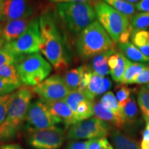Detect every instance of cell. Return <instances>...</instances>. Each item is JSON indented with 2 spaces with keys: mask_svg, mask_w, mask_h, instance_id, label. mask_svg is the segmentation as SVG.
<instances>
[{
  "mask_svg": "<svg viewBox=\"0 0 149 149\" xmlns=\"http://www.w3.org/2000/svg\"><path fill=\"white\" fill-rule=\"evenodd\" d=\"M33 17L7 22L1 30V36L5 42L9 43L17 40L26 31Z\"/></svg>",
  "mask_w": 149,
  "mask_h": 149,
  "instance_id": "cell-14",
  "label": "cell"
},
{
  "mask_svg": "<svg viewBox=\"0 0 149 149\" xmlns=\"http://www.w3.org/2000/svg\"><path fill=\"white\" fill-rule=\"evenodd\" d=\"M88 149H114L106 138H97L88 140Z\"/></svg>",
  "mask_w": 149,
  "mask_h": 149,
  "instance_id": "cell-36",
  "label": "cell"
},
{
  "mask_svg": "<svg viewBox=\"0 0 149 149\" xmlns=\"http://www.w3.org/2000/svg\"><path fill=\"white\" fill-rule=\"evenodd\" d=\"M12 95L13 93L0 96V126L3 124L6 117L9 105L12 99Z\"/></svg>",
  "mask_w": 149,
  "mask_h": 149,
  "instance_id": "cell-35",
  "label": "cell"
},
{
  "mask_svg": "<svg viewBox=\"0 0 149 149\" xmlns=\"http://www.w3.org/2000/svg\"><path fill=\"white\" fill-rule=\"evenodd\" d=\"M126 1H127L130 3H137L139 1H140V0H126Z\"/></svg>",
  "mask_w": 149,
  "mask_h": 149,
  "instance_id": "cell-50",
  "label": "cell"
},
{
  "mask_svg": "<svg viewBox=\"0 0 149 149\" xmlns=\"http://www.w3.org/2000/svg\"><path fill=\"white\" fill-rule=\"evenodd\" d=\"M55 10L59 19L74 35H79L96 18L95 11L90 3H57L55 4Z\"/></svg>",
  "mask_w": 149,
  "mask_h": 149,
  "instance_id": "cell-4",
  "label": "cell"
},
{
  "mask_svg": "<svg viewBox=\"0 0 149 149\" xmlns=\"http://www.w3.org/2000/svg\"><path fill=\"white\" fill-rule=\"evenodd\" d=\"M44 102L47 105L52 114L59 118L61 122L64 123L66 128L77 123L72 110L67 105L64 100Z\"/></svg>",
  "mask_w": 149,
  "mask_h": 149,
  "instance_id": "cell-13",
  "label": "cell"
},
{
  "mask_svg": "<svg viewBox=\"0 0 149 149\" xmlns=\"http://www.w3.org/2000/svg\"><path fill=\"white\" fill-rule=\"evenodd\" d=\"M93 111L94 115L99 119L109 124H113L117 128H122L125 124L124 119L118 117L111 111L104 107L100 102L93 103Z\"/></svg>",
  "mask_w": 149,
  "mask_h": 149,
  "instance_id": "cell-15",
  "label": "cell"
},
{
  "mask_svg": "<svg viewBox=\"0 0 149 149\" xmlns=\"http://www.w3.org/2000/svg\"><path fill=\"white\" fill-rule=\"evenodd\" d=\"M111 139L115 149H141L135 139L119 130L112 132Z\"/></svg>",
  "mask_w": 149,
  "mask_h": 149,
  "instance_id": "cell-16",
  "label": "cell"
},
{
  "mask_svg": "<svg viewBox=\"0 0 149 149\" xmlns=\"http://www.w3.org/2000/svg\"><path fill=\"white\" fill-rule=\"evenodd\" d=\"M133 44L137 48L149 44V31L146 30L133 31L130 36Z\"/></svg>",
  "mask_w": 149,
  "mask_h": 149,
  "instance_id": "cell-32",
  "label": "cell"
},
{
  "mask_svg": "<svg viewBox=\"0 0 149 149\" xmlns=\"http://www.w3.org/2000/svg\"><path fill=\"white\" fill-rule=\"evenodd\" d=\"M104 2L115 8V10L128 17L130 20L137 14V9L134 3L126 0H103Z\"/></svg>",
  "mask_w": 149,
  "mask_h": 149,
  "instance_id": "cell-20",
  "label": "cell"
},
{
  "mask_svg": "<svg viewBox=\"0 0 149 149\" xmlns=\"http://www.w3.org/2000/svg\"><path fill=\"white\" fill-rule=\"evenodd\" d=\"M66 149H88V141H72Z\"/></svg>",
  "mask_w": 149,
  "mask_h": 149,
  "instance_id": "cell-39",
  "label": "cell"
},
{
  "mask_svg": "<svg viewBox=\"0 0 149 149\" xmlns=\"http://www.w3.org/2000/svg\"><path fill=\"white\" fill-rule=\"evenodd\" d=\"M148 120H149V119H148Z\"/></svg>",
  "mask_w": 149,
  "mask_h": 149,
  "instance_id": "cell-53",
  "label": "cell"
},
{
  "mask_svg": "<svg viewBox=\"0 0 149 149\" xmlns=\"http://www.w3.org/2000/svg\"><path fill=\"white\" fill-rule=\"evenodd\" d=\"M42 38L40 29V18L35 15L26 31L15 40L6 43L4 48L16 55L26 56L40 51Z\"/></svg>",
  "mask_w": 149,
  "mask_h": 149,
  "instance_id": "cell-7",
  "label": "cell"
},
{
  "mask_svg": "<svg viewBox=\"0 0 149 149\" xmlns=\"http://www.w3.org/2000/svg\"><path fill=\"white\" fill-rule=\"evenodd\" d=\"M16 68L22 84L35 87L48 77L53 66L38 53L25 56L16 64Z\"/></svg>",
  "mask_w": 149,
  "mask_h": 149,
  "instance_id": "cell-5",
  "label": "cell"
},
{
  "mask_svg": "<svg viewBox=\"0 0 149 149\" xmlns=\"http://www.w3.org/2000/svg\"><path fill=\"white\" fill-rule=\"evenodd\" d=\"M0 35H1V28H0Z\"/></svg>",
  "mask_w": 149,
  "mask_h": 149,
  "instance_id": "cell-52",
  "label": "cell"
},
{
  "mask_svg": "<svg viewBox=\"0 0 149 149\" xmlns=\"http://www.w3.org/2000/svg\"><path fill=\"white\" fill-rule=\"evenodd\" d=\"M0 77L10 79L20 86L22 85L15 65L7 64L0 66Z\"/></svg>",
  "mask_w": 149,
  "mask_h": 149,
  "instance_id": "cell-28",
  "label": "cell"
},
{
  "mask_svg": "<svg viewBox=\"0 0 149 149\" xmlns=\"http://www.w3.org/2000/svg\"><path fill=\"white\" fill-rule=\"evenodd\" d=\"M112 86V81L109 77H103V83H102V87L100 88V91L97 93V96L105 94L107 93V91L111 88Z\"/></svg>",
  "mask_w": 149,
  "mask_h": 149,
  "instance_id": "cell-41",
  "label": "cell"
},
{
  "mask_svg": "<svg viewBox=\"0 0 149 149\" xmlns=\"http://www.w3.org/2000/svg\"><path fill=\"white\" fill-rule=\"evenodd\" d=\"M102 83H103V77L93 70L88 86L83 92L88 100L93 102L95 98L97 96V93L101 88Z\"/></svg>",
  "mask_w": 149,
  "mask_h": 149,
  "instance_id": "cell-23",
  "label": "cell"
},
{
  "mask_svg": "<svg viewBox=\"0 0 149 149\" xmlns=\"http://www.w3.org/2000/svg\"><path fill=\"white\" fill-rule=\"evenodd\" d=\"M6 44V42L5 40H3L1 35H0V50H1L3 47H4Z\"/></svg>",
  "mask_w": 149,
  "mask_h": 149,
  "instance_id": "cell-48",
  "label": "cell"
},
{
  "mask_svg": "<svg viewBox=\"0 0 149 149\" xmlns=\"http://www.w3.org/2000/svg\"><path fill=\"white\" fill-rule=\"evenodd\" d=\"M145 88H146L148 91H149V83L146 84V86H145Z\"/></svg>",
  "mask_w": 149,
  "mask_h": 149,
  "instance_id": "cell-51",
  "label": "cell"
},
{
  "mask_svg": "<svg viewBox=\"0 0 149 149\" xmlns=\"http://www.w3.org/2000/svg\"><path fill=\"white\" fill-rule=\"evenodd\" d=\"M100 102H101L104 107L107 108V109L110 110V111H111L118 117L124 119L122 108L120 106L116 97L115 96V95L113 94V92L108 91L107 93H106L102 97Z\"/></svg>",
  "mask_w": 149,
  "mask_h": 149,
  "instance_id": "cell-24",
  "label": "cell"
},
{
  "mask_svg": "<svg viewBox=\"0 0 149 149\" xmlns=\"http://www.w3.org/2000/svg\"><path fill=\"white\" fill-rule=\"evenodd\" d=\"M118 53H115L111 56H110L109 59H108V64H109V68L111 70H113L117 66V64H118Z\"/></svg>",
  "mask_w": 149,
  "mask_h": 149,
  "instance_id": "cell-44",
  "label": "cell"
},
{
  "mask_svg": "<svg viewBox=\"0 0 149 149\" xmlns=\"http://www.w3.org/2000/svg\"><path fill=\"white\" fill-rule=\"evenodd\" d=\"M19 87L21 86L10 79L0 77V96L11 94Z\"/></svg>",
  "mask_w": 149,
  "mask_h": 149,
  "instance_id": "cell-33",
  "label": "cell"
},
{
  "mask_svg": "<svg viewBox=\"0 0 149 149\" xmlns=\"http://www.w3.org/2000/svg\"><path fill=\"white\" fill-rule=\"evenodd\" d=\"M92 69L91 68L90 66H84V71L81 75V82H80V85L79 87V90L81 92H84L86 89L87 86H88L89 81H90L91 74H92Z\"/></svg>",
  "mask_w": 149,
  "mask_h": 149,
  "instance_id": "cell-37",
  "label": "cell"
},
{
  "mask_svg": "<svg viewBox=\"0 0 149 149\" xmlns=\"http://www.w3.org/2000/svg\"><path fill=\"white\" fill-rule=\"evenodd\" d=\"M133 31L145 30L149 27V12L137 13L131 20Z\"/></svg>",
  "mask_w": 149,
  "mask_h": 149,
  "instance_id": "cell-31",
  "label": "cell"
},
{
  "mask_svg": "<svg viewBox=\"0 0 149 149\" xmlns=\"http://www.w3.org/2000/svg\"><path fill=\"white\" fill-rule=\"evenodd\" d=\"M96 17L114 43H118L121 35L129 27L130 19L102 0L93 3Z\"/></svg>",
  "mask_w": 149,
  "mask_h": 149,
  "instance_id": "cell-6",
  "label": "cell"
},
{
  "mask_svg": "<svg viewBox=\"0 0 149 149\" xmlns=\"http://www.w3.org/2000/svg\"><path fill=\"white\" fill-rule=\"evenodd\" d=\"M115 53L114 49H110L109 51L99 54L95 56L92 61V68L93 71L100 74L102 77H105L111 72L108 59L113 54Z\"/></svg>",
  "mask_w": 149,
  "mask_h": 149,
  "instance_id": "cell-18",
  "label": "cell"
},
{
  "mask_svg": "<svg viewBox=\"0 0 149 149\" xmlns=\"http://www.w3.org/2000/svg\"><path fill=\"white\" fill-rule=\"evenodd\" d=\"M146 121V128L143 134V139L141 143V149H149V120Z\"/></svg>",
  "mask_w": 149,
  "mask_h": 149,
  "instance_id": "cell-40",
  "label": "cell"
},
{
  "mask_svg": "<svg viewBox=\"0 0 149 149\" xmlns=\"http://www.w3.org/2000/svg\"><path fill=\"white\" fill-rule=\"evenodd\" d=\"M133 26H132L131 24H130L129 27H128V29H126V31H124V32L123 33L122 35H121L119 42H120V43H126V42H128V40H129L130 36H131V34H132V33H133Z\"/></svg>",
  "mask_w": 149,
  "mask_h": 149,
  "instance_id": "cell-43",
  "label": "cell"
},
{
  "mask_svg": "<svg viewBox=\"0 0 149 149\" xmlns=\"http://www.w3.org/2000/svg\"><path fill=\"white\" fill-rule=\"evenodd\" d=\"M119 57H118V64L117 66L115 67L113 70H111V74L112 79H113L115 82L120 83L121 79L123 77V74L125 71L126 66H127V60L122 53H118Z\"/></svg>",
  "mask_w": 149,
  "mask_h": 149,
  "instance_id": "cell-29",
  "label": "cell"
},
{
  "mask_svg": "<svg viewBox=\"0 0 149 149\" xmlns=\"http://www.w3.org/2000/svg\"><path fill=\"white\" fill-rule=\"evenodd\" d=\"M118 48L120 50L121 53L130 61L143 64L149 62V59L145 57L139 48L129 41L126 43H120Z\"/></svg>",
  "mask_w": 149,
  "mask_h": 149,
  "instance_id": "cell-17",
  "label": "cell"
},
{
  "mask_svg": "<svg viewBox=\"0 0 149 149\" xmlns=\"http://www.w3.org/2000/svg\"><path fill=\"white\" fill-rule=\"evenodd\" d=\"M149 83V64H147L146 68L139 74L133 81V84H147Z\"/></svg>",
  "mask_w": 149,
  "mask_h": 149,
  "instance_id": "cell-38",
  "label": "cell"
},
{
  "mask_svg": "<svg viewBox=\"0 0 149 149\" xmlns=\"http://www.w3.org/2000/svg\"><path fill=\"white\" fill-rule=\"evenodd\" d=\"M2 2L3 0H0V20L1 18V8H2Z\"/></svg>",
  "mask_w": 149,
  "mask_h": 149,
  "instance_id": "cell-49",
  "label": "cell"
},
{
  "mask_svg": "<svg viewBox=\"0 0 149 149\" xmlns=\"http://www.w3.org/2000/svg\"><path fill=\"white\" fill-rule=\"evenodd\" d=\"M65 139L63 128L53 126L28 133L27 141L35 149H59Z\"/></svg>",
  "mask_w": 149,
  "mask_h": 149,
  "instance_id": "cell-10",
  "label": "cell"
},
{
  "mask_svg": "<svg viewBox=\"0 0 149 149\" xmlns=\"http://www.w3.org/2000/svg\"><path fill=\"white\" fill-rule=\"evenodd\" d=\"M33 91L44 101L64 100L70 93L63 77L54 74L33 88Z\"/></svg>",
  "mask_w": 149,
  "mask_h": 149,
  "instance_id": "cell-11",
  "label": "cell"
},
{
  "mask_svg": "<svg viewBox=\"0 0 149 149\" xmlns=\"http://www.w3.org/2000/svg\"><path fill=\"white\" fill-rule=\"evenodd\" d=\"M94 115L93 102L88 100H84L78 105L77 111L74 115L76 122H81L91 118Z\"/></svg>",
  "mask_w": 149,
  "mask_h": 149,
  "instance_id": "cell-25",
  "label": "cell"
},
{
  "mask_svg": "<svg viewBox=\"0 0 149 149\" xmlns=\"http://www.w3.org/2000/svg\"><path fill=\"white\" fill-rule=\"evenodd\" d=\"M33 97V92L29 87H22L13 93L6 117L0 126V142L12 140L18 135L24 127Z\"/></svg>",
  "mask_w": 149,
  "mask_h": 149,
  "instance_id": "cell-2",
  "label": "cell"
},
{
  "mask_svg": "<svg viewBox=\"0 0 149 149\" xmlns=\"http://www.w3.org/2000/svg\"><path fill=\"white\" fill-rule=\"evenodd\" d=\"M35 3L33 0H3L1 21L9 22L33 17Z\"/></svg>",
  "mask_w": 149,
  "mask_h": 149,
  "instance_id": "cell-12",
  "label": "cell"
},
{
  "mask_svg": "<svg viewBox=\"0 0 149 149\" xmlns=\"http://www.w3.org/2000/svg\"><path fill=\"white\" fill-rule=\"evenodd\" d=\"M86 97L83 92L79 91H70L68 95L64 99V102L67 104V105L72 110L74 115H75L77 111L78 105L84 100H86ZM88 100V99H87Z\"/></svg>",
  "mask_w": 149,
  "mask_h": 149,
  "instance_id": "cell-26",
  "label": "cell"
},
{
  "mask_svg": "<svg viewBox=\"0 0 149 149\" xmlns=\"http://www.w3.org/2000/svg\"><path fill=\"white\" fill-rule=\"evenodd\" d=\"M0 149H23L17 144H4L0 146Z\"/></svg>",
  "mask_w": 149,
  "mask_h": 149,
  "instance_id": "cell-47",
  "label": "cell"
},
{
  "mask_svg": "<svg viewBox=\"0 0 149 149\" xmlns=\"http://www.w3.org/2000/svg\"><path fill=\"white\" fill-rule=\"evenodd\" d=\"M84 68V66H79L77 68L68 70L65 73L63 79L70 91L79 90Z\"/></svg>",
  "mask_w": 149,
  "mask_h": 149,
  "instance_id": "cell-21",
  "label": "cell"
},
{
  "mask_svg": "<svg viewBox=\"0 0 149 149\" xmlns=\"http://www.w3.org/2000/svg\"><path fill=\"white\" fill-rule=\"evenodd\" d=\"M147 64L143 63L133 62L128 59L127 66L121 79L120 84H133L135 79L146 68Z\"/></svg>",
  "mask_w": 149,
  "mask_h": 149,
  "instance_id": "cell-19",
  "label": "cell"
},
{
  "mask_svg": "<svg viewBox=\"0 0 149 149\" xmlns=\"http://www.w3.org/2000/svg\"><path fill=\"white\" fill-rule=\"evenodd\" d=\"M39 18L41 53L55 69H66L72 60V52L55 7H46Z\"/></svg>",
  "mask_w": 149,
  "mask_h": 149,
  "instance_id": "cell-1",
  "label": "cell"
},
{
  "mask_svg": "<svg viewBox=\"0 0 149 149\" xmlns=\"http://www.w3.org/2000/svg\"><path fill=\"white\" fill-rule=\"evenodd\" d=\"M131 89H130L126 86H120L118 87L116 91V98L119 102V104L123 108L127 103L131 95Z\"/></svg>",
  "mask_w": 149,
  "mask_h": 149,
  "instance_id": "cell-34",
  "label": "cell"
},
{
  "mask_svg": "<svg viewBox=\"0 0 149 149\" xmlns=\"http://www.w3.org/2000/svg\"><path fill=\"white\" fill-rule=\"evenodd\" d=\"M137 102L143 117L146 120L149 119V91L142 86L137 93Z\"/></svg>",
  "mask_w": 149,
  "mask_h": 149,
  "instance_id": "cell-27",
  "label": "cell"
},
{
  "mask_svg": "<svg viewBox=\"0 0 149 149\" xmlns=\"http://www.w3.org/2000/svg\"><path fill=\"white\" fill-rule=\"evenodd\" d=\"M111 126L109 123L94 117L77 122L70 126L66 138L68 141L103 138L109 135Z\"/></svg>",
  "mask_w": 149,
  "mask_h": 149,
  "instance_id": "cell-8",
  "label": "cell"
},
{
  "mask_svg": "<svg viewBox=\"0 0 149 149\" xmlns=\"http://www.w3.org/2000/svg\"><path fill=\"white\" fill-rule=\"evenodd\" d=\"M61 121L52 114L42 100L31 102L28 110L24 128L27 133L55 126Z\"/></svg>",
  "mask_w": 149,
  "mask_h": 149,
  "instance_id": "cell-9",
  "label": "cell"
},
{
  "mask_svg": "<svg viewBox=\"0 0 149 149\" xmlns=\"http://www.w3.org/2000/svg\"><path fill=\"white\" fill-rule=\"evenodd\" d=\"M122 111L125 124L132 125L137 122L138 118V109L133 95H130L127 103L122 108Z\"/></svg>",
  "mask_w": 149,
  "mask_h": 149,
  "instance_id": "cell-22",
  "label": "cell"
},
{
  "mask_svg": "<svg viewBox=\"0 0 149 149\" xmlns=\"http://www.w3.org/2000/svg\"><path fill=\"white\" fill-rule=\"evenodd\" d=\"M137 11L149 12V0H140L135 4Z\"/></svg>",
  "mask_w": 149,
  "mask_h": 149,
  "instance_id": "cell-42",
  "label": "cell"
},
{
  "mask_svg": "<svg viewBox=\"0 0 149 149\" xmlns=\"http://www.w3.org/2000/svg\"><path fill=\"white\" fill-rule=\"evenodd\" d=\"M77 55L83 60L113 49L114 42L98 21H95L78 35L75 42Z\"/></svg>",
  "mask_w": 149,
  "mask_h": 149,
  "instance_id": "cell-3",
  "label": "cell"
},
{
  "mask_svg": "<svg viewBox=\"0 0 149 149\" xmlns=\"http://www.w3.org/2000/svg\"><path fill=\"white\" fill-rule=\"evenodd\" d=\"M53 3H64V2H77V3H94L96 0H48Z\"/></svg>",
  "mask_w": 149,
  "mask_h": 149,
  "instance_id": "cell-45",
  "label": "cell"
},
{
  "mask_svg": "<svg viewBox=\"0 0 149 149\" xmlns=\"http://www.w3.org/2000/svg\"><path fill=\"white\" fill-rule=\"evenodd\" d=\"M139 50L141 51V53L144 55L145 57L149 59V44L144 46L138 47Z\"/></svg>",
  "mask_w": 149,
  "mask_h": 149,
  "instance_id": "cell-46",
  "label": "cell"
},
{
  "mask_svg": "<svg viewBox=\"0 0 149 149\" xmlns=\"http://www.w3.org/2000/svg\"><path fill=\"white\" fill-rule=\"evenodd\" d=\"M25 56L16 55L8 51L3 47L0 50V66L7 64H17L19 61L23 59Z\"/></svg>",
  "mask_w": 149,
  "mask_h": 149,
  "instance_id": "cell-30",
  "label": "cell"
}]
</instances>
